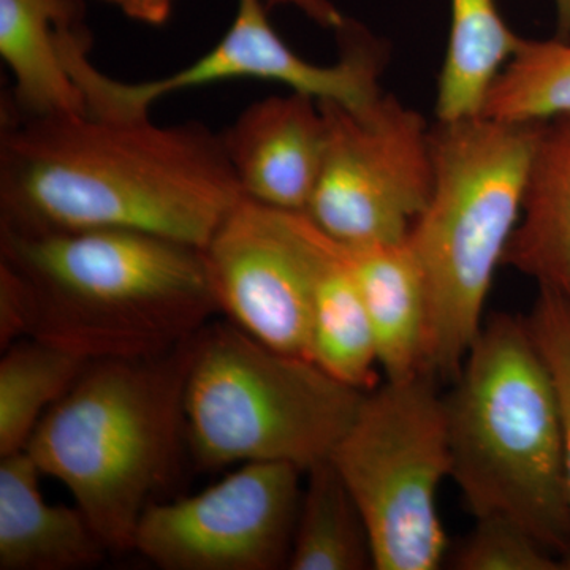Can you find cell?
I'll return each mask as SVG.
<instances>
[{"mask_svg": "<svg viewBox=\"0 0 570 570\" xmlns=\"http://www.w3.org/2000/svg\"><path fill=\"white\" fill-rule=\"evenodd\" d=\"M245 197L223 137L200 122L2 119L3 230H134L204 249Z\"/></svg>", "mask_w": 570, "mask_h": 570, "instance_id": "6da1fadb", "label": "cell"}, {"mask_svg": "<svg viewBox=\"0 0 570 570\" xmlns=\"http://www.w3.org/2000/svg\"><path fill=\"white\" fill-rule=\"evenodd\" d=\"M0 273L20 294L26 337L88 360L167 354L219 313L204 250L142 232L0 228Z\"/></svg>", "mask_w": 570, "mask_h": 570, "instance_id": "7a4b0ae2", "label": "cell"}, {"mask_svg": "<svg viewBox=\"0 0 570 570\" xmlns=\"http://www.w3.org/2000/svg\"><path fill=\"white\" fill-rule=\"evenodd\" d=\"M195 336L163 355L89 360L24 450L67 487L110 553L134 551L138 521L174 478Z\"/></svg>", "mask_w": 570, "mask_h": 570, "instance_id": "3957f363", "label": "cell"}, {"mask_svg": "<svg viewBox=\"0 0 570 570\" xmlns=\"http://www.w3.org/2000/svg\"><path fill=\"white\" fill-rule=\"evenodd\" d=\"M445 406L450 479L469 512L520 524L570 564L560 409L527 318L483 324Z\"/></svg>", "mask_w": 570, "mask_h": 570, "instance_id": "277c9868", "label": "cell"}, {"mask_svg": "<svg viewBox=\"0 0 570 570\" xmlns=\"http://www.w3.org/2000/svg\"><path fill=\"white\" fill-rule=\"evenodd\" d=\"M542 122L480 115L431 129L434 186L407 243L426 291V371L459 377L523 213Z\"/></svg>", "mask_w": 570, "mask_h": 570, "instance_id": "5b68a950", "label": "cell"}, {"mask_svg": "<svg viewBox=\"0 0 570 570\" xmlns=\"http://www.w3.org/2000/svg\"><path fill=\"white\" fill-rule=\"evenodd\" d=\"M365 393L234 322H209L184 390L186 441L205 468L281 461L306 472L330 459Z\"/></svg>", "mask_w": 570, "mask_h": 570, "instance_id": "8992f818", "label": "cell"}, {"mask_svg": "<svg viewBox=\"0 0 570 570\" xmlns=\"http://www.w3.org/2000/svg\"><path fill=\"white\" fill-rule=\"evenodd\" d=\"M436 379L422 371L366 392L330 455L365 520L377 570H436L448 553L438 499L452 460Z\"/></svg>", "mask_w": 570, "mask_h": 570, "instance_id": "52a82bcc", "label": "cell"}, {"mask_svg": "<svg viewBox=\"0 0 570 570\" xmlns=\"http://www.w3.org/2000/svg\"><path fill=\"white\" fill-rule=\"evenodd\" d=\"M266 10L265 0H238L235 20L219 43L190 66L159 80L122 82L97 70L88 59L91 36L85 24L61 29L58 50L85 97L88 115L104 119L149 118L153 104L165 96L239 78L281 82L291 91L309 94L352 111L366 110L377 102L384 58L376 41L346 21L336 31L340 61L317 66L287 47L269 24Z\"/></svg>", "mask_w": 570, "mask_h": 570, "instance_id": "ba28073f", "label": "cell"}, {"mask_svg": "<svg viewBox=\"0 0 570 570\" xmlns=\"http://www.w3.org/2000/svg\"><path fill=\"white\" fill-rule=\"evenodd\" d=\"M318 102L326 148L306 216L344 245L404 242L433 193L425 119L390 94L363 111Z\"/></svg>", "mask_w": 570, "mask_h": 570, "instance_id": "9c48e42d", "label": "cell"}, {"mask_svg": "<svg viewBox=\"0 0 570 570\" xmlns=\"http://www.w3.org/2000/svg\"><path fill=\"white\" fill-rule=\"evenodd\" d=\"M303 472L255 461L194 497L153 502L138 521L134 551L165 570L287 568Z\"/></svg>", "mask_w": 570, "mask_h": 570, "instance_id": "30bf717a", "label": "cell"}, {"mask_svg": "<svg viewBox=\"0 0 570 570\" xmlns=\"http://www.w3.org/2000/svg\"><path fill=\"white\" fill-rule=\"evenodd\" d=\"M202 250L219 313L265 346L313 360L309 266L298 213L245 197Z\"/></svg>", "mask_w": 570, "mask_h": 570, "instance_id": "8fae6325", "label": "cell"}, {"mask_svg": "<svg viewBox=\"0 0 570 570\" xmlns=\"http://www.w3.org/2000/svg\"><path fill=\"white\" fill-rule=\"evenodd\" d=\"M220 137L247 198L283 212H306L326 148V119L316 97L291 91L258 100Z\"/></svg>", "mask_w": 570, "mask_h": 570, "instance_id": "7c38bea8", "label": "cell"}, {"mask_svg": "<svg viewBox=\"0 0 570 570\" xmlns=\"http://www.w3.org/2000/svg\"><path fill=\"white\" fill-rule=\"evenodd\" d=\"M40 475L26 452L0 459V570L97 568L110 551L77 505L45 501Z\"/></svg>", "mask_w": 570, "mask_h": 570, "instance_id": "4fadbf2b", "label": "cell"}, {"mask_svg": "<svg viewBox=\"0 0 570 570\" xmlns=\"http://www.w3.org/2000/svg\"><path fill=\"white\" fill-rule=\"evenodd\" d=\"M309 266L313 362L351 387H377L379 356L373 328L343 246L298 213Z\"/></svg>", "mask_w": 570, "mask_h": 570, "instance_id": "5bb4252c", "label": "cell"}, {"mask_svg": "<svg viewBox=\"0 0 570 570\" xmlns=\"http://www.w3.org/2000/svg\"><path fill=\"white\" fill-rule=\"evenodd\" d=\"M81 14V0H0V56L14 78L2 119L88 115L58 50L59 29Z\"/></svg>", "mask_w": 570, "mask_h": 570, "instance_id": "9a60e30c", "label": "cell"}, {"mask_svg": "<svg viewBox=\"0 0 570 570\" xmlns=\"http://www.w3.org/2000/svg\"><path fill=\"white\" fill-rule=\"evenodd\" d=\"M341 246L362 295L385 379L426 371V291L407 238Z\"/></svg>", "mask_w": 570, "mask_h": 570, "instance_id": "2e32d148", "label": "cell"}, {"mask_svg": "<svg viewBox=\"0 0 570 570\" xmlns=\"http://www.w3.org/2000/svg\"><path fill=\"white\" fill-rule=\"evenodd\" d=\"M502 265L570 295V115L543 121Z\"/></svg>", "mask_w": 570, "mask_h": 570, "instance_id": "e0dca14e", "label": "cell"}, {"mask_svg": "<svg viewBox=\"0 0 570 570\" xmlns=\"http://www.w3.org/2000/svg\"><path fill=\"white\" fill-rule=\"evenodd\" d=\"M520 39L505 24L497 0H450L448 50L438 81V121L482 115L491 85Z\"/></svg>", "mask_w": 570, "mask_h": 570, "instance_id": "ac0fdd59", "label": "cell"}, {"mask_svg": "<svg viewBox=\"0 0 570 570\" xmlns=\"http://www.w3.org/2000/svg\"><path fill=\"white\" fill-rule=\"evenodd\" d=\"M306 474L287 569H374L365 520L332 461Z\"/></svg>", "mask_w": 570, "mask_h": 570, "instance_id": "d6986e66", "label": "cell"}, {"mask_svg": "<svg viewBox=\"0 0 570 570\" xmlns=\"http://www.w3.org/2000/svg\"><path fill=\"white\" fill-rule=\"evenodd\" d=\"M89 360L39 337H21L0 360V459L24 452L40 420Z\"/></svg>", "mask_w": 570, "mask_h": 570, "instance_id": "ffe728a7", "label": "cell"}, {"mask_svg": "<svg viewBox=\"0 0 570 570\" xmlns=\"http://www.w3.org/2000/svg\"><path fill=\"white\" fill-rule=\"evenodd\" d=\"M482 115L510 122L570 115V40L520 39L491 85Z\"/></svg>", "mask_w": 570, "mask_h": 570, "instance_id": "44dd1931", "label": "cell"}, {"mask_svg": "<svg viewBox=\"0 0 570 570\" xmlns=\"http://www.w3.org/2000/svg\"><path fill=\"white\" fill-rule=\"evenodd\" d=\"M459 570H561L568 561L540 543L530 531L501 517L475 519L474 530L456 551Z\"/></svg>", "mask_w": 570, "mask_h": 570, "instance_id": "7402d4cb", "label": "cell"}, {"mask_svg": "<svg viewBox=\"0 0 570 570\" xmlns=\"http://www.w3.org/2000/svg\"><path fill=\"white\" fill-rule=\"evenodd\" d=\"M527 321L557 392L570 498V295L557 288L539 287Z\"/></svg>", "mask_w": 570, "mask_h": 570, "instance_id": "603a6c76", "label": "cell"}, {"mask_svg": "<svg viewBox=\"0 0 570 570\" xmlns=\"http://www.w3.org/2000/svg\"><path fill=\"white\" fill-rule=\"evenodd\" d=\"M266 7L291 6L306 14L309 20L325 29L340 31L346 24V18L330 0H265Z\"/></svg>", "mask_w": 570, "mask_h": 570, "instance_id": "cb8c5ba5", "label": "cell"}, {"mask_svg": "<svg viewBox=\"0 0 570 570\" xmlns=\"http://www.w3.org/2000/svg\"><path fill=\"white\" fill-rule=\"evenodd\" d=\"M124 14L146 24L160 26L170 18L175 0H105Z\"/></svg>", "mask_w": 570, "mask_h": 570, "instance_id": "d4e9b609", "label": "cell"}, {"mask_svg": "<svg viewBox=\"0 0 570 570\" xmlns=\"http://www.w3.org/2000/svg\"><path fill=\"white\" fill-rule=\"evenodd\" d=\"M557 10L558 37L570 40V0H553Z\"/></svg>", "mask_w": 570, "mask_h": 570, "instance_id": "484cf974", "label": "cell"}]
</instances>
